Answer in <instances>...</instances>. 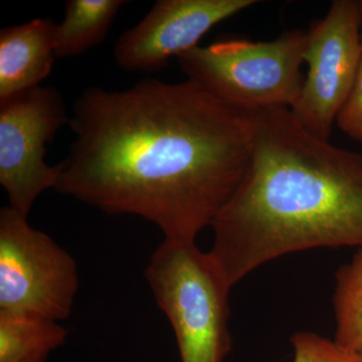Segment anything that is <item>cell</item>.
<instances>
[{"label": "cell", "instance_id": "obj_12", "mask_svg": "<svg viewBox=\"0 0 362 362\" xmlns=\"http://www.w3.org/2000/svg\"><path fill=\"white\" fill-rule=\"evenodd\" d=\"M333 310L335 341L362 354V247L337 272Z\"/></svg>", "mask_w": 362, "mask_h": 362}, {"label": "cell", "instance_id": "obj_5", "mask_svg": "<svg viewBox=\"0 0 362 362\" xmlns=\"http://www.w3.org/2000/svg\"><path fill=\"white\" fill-rule=\"evenodd\" d=\"M78 289L77 263L28 216L0 211V311L54 321L71 315Z\"/></svg>", "mask_w": 362, "mask_h": 362}, {"label": "cell", "instance_id": "obj_2", "mask_svg": "<svg viewBox=\"0 0 362 362\" xmlns=\"http://www.w3.org/2000/svg\"><path fill=\"white\" fill-rule=\"evenodd\" d=\"M249 114L246 173L211 226L209 254L228 284L291 252L361 249L362 154L314 135L289 108Z\"/></svg>", "mask_w": 362, "mask_h": 362}, {"label": "cell", "instance_id": "obj_14", "mask_svg": "<svg viewBox=\"0 0 362 362\" xmlns=\"http://www.w3.org/2000/svg\"><path fill=\"white\" fill-rule=\"evenodd\" d=\"M337 124L344 134L362 145V61L354 87L338 113Z\"/></svg>", "mask_w": 362, "mask_h": 362}, {"label": "cell", "instance_id": "obj_16", "mask_svg": "<svg viewBox=\"0 0 362 362\" xmlns=\"http://www.w3.org/2000/svg\"><path fill=\"white\" fill-rule=\"evenodd\" d=\"M359 11H361V40L362 47V0L359 1Z\"/></svg>", "mask_w": 362, "mask_h": 362}, {"label": "cell", "instance_id": "obj_8", "mask_svg": "<svg viewBox=\"0 0 362 362\" xmlns=\"http://www.w3.org/2000/svg\"><path fill=\"white\" fill-rule=\"evenodd\" d=\"M256 0H159L117 40L114 59L124 71L156 73L169 59L199 47L214 25L256 4Z\"/></svg>", "mask_w": 362, "mask_h": 362}, {"label": "cell", "instance_id": "obj_9", "mask_svg": "<svg viewBox=\"0 0 362 362\" xmlns=\"http://www.w3.org/2000/svg\"><path fill=\"white\" fill-rule=\"evenodd\" d=\"M57 25L37 18L0 32V100L40 86L56 57Z\"/></svg>", "mask_w": 362, "mask_h": 362}, {"label": "cell", "instance_id": "obj_7", "mask_svg": "<svg viewBox=\"0 0 362 362\" xmlns=\"http://www.w3.org/2000/svg\"><path fill=\"white\" fill-rule=\"evenodd\" d=\"M303 59L308 71L289 109L307 130L328 140L362 61L359 1L332 2L306 32Z\"/></svg>", "mask_w": 362, "mask_h": 362}, {"label": "cell", "instance_id": "obj_6", "mask_svg": "<svg viewBox=\"0 0 362 362\" xmlns=\"http://www.w3.org/2000/svg\"><path fill=\"white\" fill-rule=\"evenodd\" d=\"M70 124L59 90L37 87L0 100V185L9 206L28 216L45 190L56 187L58 166L45 163L47 143Z\"/></svg>", "mask_w": 362, "mask_h": 362}, {"label": "cell", "instance_id": "obj_13", "mask_svg": "<svg viewBox=\"0 0 362 362\" xmlns=\"http://www.w3.org/2000/svg\"><path fill=\"white\" fill-rule=\"evenodd\" d=\"M292 362H362L361 352L350 351L335 340L313 332H297L291 338Z\"/></svg>", "mask_w": 362, "mask_h": 362}, {"label": "cell", "instance_id": "obj_4", "mask_svg": "<svg viewBox=\"0 0 362 362\" xmlns=\"http://www.w3.org/2000/svg\"><path fill=\"white\" fill-rule=\"evenodd\" d=\"M306 32L271 42L225 40L177 58L187 80L240 111L290 108L301 90Z\"/></svg>", "mask_w": 362, "mask_h": 362}, {"label": "cell", "instance_id": "obj_11", "mask_svg": "<svg viewBox=\"0 0 362 362\" xmlns=\"http://www.w3.org/2000/svg\"><path fill=\"white\" fill-rule=\"evenodd\" d=\"M68 330L58 321L0 311V362H25L47 356L65 343Z\"/></svg>", "mask_w": 362, "mask_h": 362}, {"label": "cell", "instance_id": "obj_3", "mask_svg": "<svg viewBox=\"0 0 362 362\" xmlns=\"http://www.w3.org/2000/svg\"><path fill=\"white\" fill-rule=\"evenodd\" d=\"M145 277L175 331L182 362H223L232 349V286L216 259L195 242L164 239Z\"/></svg>", "mask_w": 362, "mask_h": 362}, {"label": "cell", "instance_id": "obj_10", "mask_svg": "<svg viewBox=\"0 0 362 362\" xmlns=\"http://www.w3.org/2000/svg\"><path fill=\"white\" fill-rule=\"evenodd\" d=\"M126 4L124 0H69L65 18L57 25V58L77 57L102 44Z\"/></svg>", "mask_w": 362, "mask_h": 362}, {"label": "cell", "instance_id": "obj_1", "mask_svg": "<svg viewBox=\"0 0 362 362\" xmlns=\"http://www.w3.org/2000/svg\"><path fill=\"white\" fill-rule=\"evenodd\" d=\"M75 138L54 189L107 214H132L164 239L195 242L249 164V112L185 81L89 88L75 102Z\"/></svg>", "mask_w": 362, "mask_h": 362}, {"label": "cell", "instance_id": "obj_15", "mask_svg": "<svg viewBox=\"0 0 362 362\" xmlns=\"http://www.w3.org/2000/svg\"><path fill=\"white\" fill-rule=\"evenodd\" d=\"M47 356H35L33 358L28 359L25 362H45L47 361Z\"/></svg>", "mask_w": 362, "mask_h": 362}]
</instances>
